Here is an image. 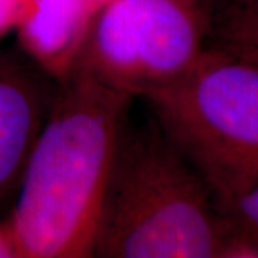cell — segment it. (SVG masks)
<instances>
[{"mask_svg":"<svg viewBox=\"0 0 258 258\" xmlns=\"http://www.w3.org/2000/svg\"><path fill=\"white\" fill-rule=\"evenodd\" d=\"M131 98L75 68L57 82L6 220L19 258L93 257Z\"/></svg>","mask_w":258,"mask_h":258,"instance_id":"obj_1","label":"cell"},{"mask_svg":"<svg viewBox=\"0 0 258 258\" xmlns=\"http://www.w3.org/2000/svg\"><path fill=\"white\" fill-rule=\"evenodd\" d=\"M230 227L201 176L157 123L125 126L93 257L221 258Z\"/></svg>","mask_w":258,"mask_h":258,"instance_id":"obj_2","label":"cell"},{"mask_svg":"<svg viewBox=\"0 0 258 258\" xmlns=\"http://www.w3.org/2000/svg\"><path fill=\"white\" fill-rule=\"evenodd\" d=\"M218 210L258 185V63L210 45L179 79L144 98Z\"/></svg>","mask_w":258,"mask_h":258,"instance_id":"obj_3","label":"cell"},{"mask_svg":"<svg viewBox=\"0 0 258 258\" xmlns=\"http://www.w3.org/2000/svg\"><path fill=\"white\" fill-rule=\"evenodd\" d=\"M210 0H109L75 68L131 98L185 75L210 46Z\"/></svg>","mask_w":258,"mask_h":258,"instance_id":"obj_4","label":"cell"},{"mask_svg":"<svg viewBox=\"0 0 258 258\" xmlns=\"http://www.w3.org/2000/svg\"><path fill=\"white\" fill-rule=\"evenodd\" d=\"M56 86L29 57L0 49V220L16 200Z\"/></svg>","mask_w":258,"mask_h":258,"instance_id":"obj_5","label":"cell"},{"mask_svg":"<svg viewBox=\"0 0 258 258\" xmlns=\"http://www.w3.org/2000/svg\"><path fill=\"white\" fill-rule=\"evenodd\" d=\"M96 13L89 0H26L15 30L23 55L62 81L78 63Z\"/></svg>","mask_w":258,"mask_h":258,"instance_id":"obj_6","label":"cell"},{"mask_svg":"<svg viewBox=\"0 0 258 258\" xmlns=\"http://www.w3.org/2000/svg\"><path fill=\"white\" fill-rule=\"evenodd\" d=\"M211 43L231 52L258 50V0H232L215 16Z\"/></svg>","mask_w":258,"mask_h":258,"instance_id":"obj_7","label":"cell"},{"mask_svg":"<svg viewBox=\"0 0 258 258\" xmlns=\"http://www.w3.org/2000/svg\"><path fill=\"white\" fill-rule=\"evenodd\" d=\"M220 211L241 230L258 237V185Z\"/></svg>","mask_w":258,"mask_h":258,"instance_id":"obj_8","label":"cell"},{"mask_svg":"<svg viewBox=\"0 0 258 258\" xmlns=\"http://www.w3.org/2000/svg\"><path fill=\"white\" fill-rule=\"evenodd\" d=\"M26 0H0V40L15 32Z\"/></svg>","mask_w":258,"mask_h":258,"instance_id":"obj_9","label":"cell"},{"mask_svg":"<svg viewBox=\"0 0 258 258\" xmlns=\"http://www.w3.org/2000/svg\"><path fill=\"white\" fill-rule=\"evenodd\" d=\"M0 258H19L18 247L6 217L0 220Z\"/></svg>","mask_w":258,"mask_h":258,"instance_id":"obj_10","label":"cell"},{"mask_svg":"<svg viewBox=\"0 0 258 258\" xmlns=\"http://www.w3.org/2000/svg\"><path fill=\"white\" fill-rule=\"evenodd\" d=\"M231 53L241 56V57H244V59H248V60H252V62L258 63V50H255V52H231Z\"/></svg>","mask_w":258,"mask_h":258,"instance_id":"obj_11","label":"cell"},{"mask_svg":"<svg viewBox=\"0 0 258 258\" xmlns=\"http://www.w3.org/2000/svg\"><path fill=\"white\" fill-rule=\"evenodd\" d=\"M89 2L92 3V5L95 6V8H96V9L99 10L102 6H105V5H106V3H108L109 0H89Z\"/></svg>","mask_w":258,"mask_h":258,"instance_id":"obj_12","label":"cell"}]
</instances>
